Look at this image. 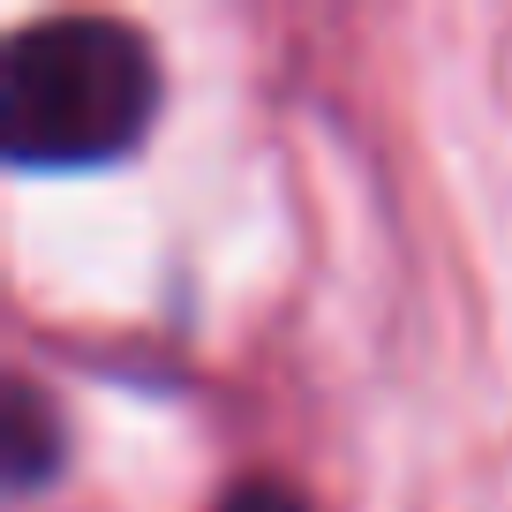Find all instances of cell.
Segmentation results:
<instances>
[{
	"instance_id": "1",
	"label": "cell",
	"mask_w": 512,
	"mask_h": 512,
	"mask_svg": "<svg viewBox=\"0 0 512 512\" xmlns=\"http://www.w3.org/2000/svg\"><path fill=\"white\" fill-rule=\"evenodd\" d=\"M159 46L121 16H46L0 53V159L23 174L113 166L159 121Z\"/></svg>"
},
{
	"instance_id": "3",
	"label": "cell",
	"mask_w": 512,
	"mask_h": 512,
	"mask_svg": "<svg viewBox=\"0 0 512 512\" xmlns=\"http://www.w3.org/2000/svg\"><path fill=\"white\" fill-rule=\"evenodd\" d=\"M219 512H309V505L287 490V482L264 475V482H241V490H226V505H219Z\"/></svg>"
},
{
	"instance_id": "2",
	"label": "cell",
	"mask_w": 512,
	"mask_h": 512,
	"mask_svg": "<svg viewBox=\"0 0 512 512\" xmlns=\"http://www.w3.org/2000/svg\"><path fill=\"white\" fill-rule=\"evenodd\" d=\"M8 482L16 490H46V475L61 467V422H53V407L38 400V384L16 377L8 384Z\"/></svg>"
}]
</instances>
